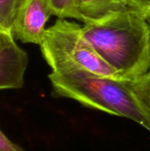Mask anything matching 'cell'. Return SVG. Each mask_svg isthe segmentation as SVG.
I'll return each mask as SVG.
<instances>
[{
	"instance_id": "obj_1",
	"label": "cell",
	"mask_w": 150,
	"mask_h": 151,
	"mask_svg": "<svg viewBox=\"0 0 150 151\" xmlns=\"http://www.w3.org/2000/svg\"><path fill=\"white\" fill-rule=\"evenodd\" d=\"M87 41L123 81H135L150 71V23L127 8L82 26Z\"/></svg>"
},
{
	"instance_id": "obj_2",
	"label": "cell",
	"mask_w": 150,
	"mask_h": 151,
	"mask_svg": "<svg viewBox=\"0 0 150 151\" xmlns=\"http://www.w3.org/2000/svg\"><path fill=\"white\" fill-rule=\"evenodd\" d=\"M49 80L55 96L72 99L86 107L131 119L150 131V116L130 81L84 70L51 73Z\"/></svg>"
},
{
	"instance_id": "obj_3",
	"label": "cell",
	"mask_w": 150,
	"mask_h": 151,
	"mask_svg": "<svg viewBox=\"0 0 150 151\" xmlns=\"http://www.w3.org/2000/svg\"><path fill=\"white\" fill-rule=\"evenodd\" d=\"M41 51L51 73L84 70L109 78L122 80L87 41L82 26L58 19L46 28L40 43Z\"/></svg>"
},
{
	"instance_id": "obj_4",
	"label": "cell",
	"mask_w": 150,
	"mask_h": 151,
	"mask_svg": "<svg viewBox=\"0 0 150 151\" xmlns=\"http://www.w3.org/2000/svg\"><path fill=\"white\" fill-rule=\"evenodd\" d=\"M50 16L45 0H22L11 29L13 38L24 43L40 45Z\"/></svg>"
},
{
	"instance_id": "obj_5",
	"label": "cell",
	"mask_w": 150,
	"mask_h": 151,
	"mask_svg": "<svg viewBox=\"0 0 150 151\" xmlns=\"http://www.w3.org/2000/svg\"><path fill=\"white\" fill-rule=\"evenodd\" d=\"M27 64V53L13 37L7 40L0 47V90L21 88Z\"/></svg>"
},
{
	"instance_id": "obj_6",
	"label": "cell",
	"mask_w": 150,
	"mask_h": 151,
	"mask_svg": "<svg viewBox=\"0 0 150 151\" xmlns=\"http://www.w3.org/2000/svg\"><path fill=\"white\" fill-rule=\"evenodd\" d=\"M78 6L84 18V23L131 8L126 0H79Z\"/></svg>"
},
{
	"instance_id": "obj_7",
	"label": "cell",
	"mask_w": 150,
	"mask_h": 151,
	"mask_svg": "<svg viewBox=\"0 0 150 151\" xmlns=\"http://www.w3.org/2000/svg\"><path fill=\"white\" fill-rule=\"evenodd\" d=\"M51 15L58 19H75L84 22L78 3L79 0H45Z\"/></svg>"
},
{
	"instance_id": "obj_8",
	"label": "cell",
	"mask_w": 150,
	"mask_h": 151,
	"mask_svg": "<svg viewBox=\"0 0 150 151\" xmlns=\"http://www.w3.org/2000/svg\"><path fill=\"white\" fill-rule=\"evenodd\" d=\"M22 0H0V27L8 35H12L13 22Z\"/></svg>"
},
{
	"instance_id": "obj_9",
	"label": "cell",
	"mask_w": 150,
	"mask_h": 151,
	"mask_svg": "<svg viewBox=\"0 0 150 151\" xmlns=\"http://www.w3.org/2000/svg\"><path fill=\"white\" fill-rule=\"evenodd\" d=\"M132 88L150 116V71L142 78L131 82Z\"/></svg>"
},
{
	"instance_id": "obj_10",
	"label": "cell",
	"mask_w": 150,
	"mask_h": 151,
	"mask_svg": "<svg viewBox=\"0 0 150 151\" xmlns=\"http://www.w3.org/2000/svg\"><path fill=\"white\" fill-rule=\"evenodd\" d=\"M128 6L141 12L146 18L150 19V0H126Z\"/></svg>"
},
{
	"instance_id": "obj_11",
	"label": "cell",
	"mask_w": 150,
	"mask_h": 151,
	"mask_svg": "<svg viewBox=\"0 0 150 151\" xmlns=\"http://www.w3.org/2000/svg\"><path fill=\"white\" fill-rule=\"evenodd\" d=\"M0 151H25L20 146L12 142L0 129Z\"/></svg>"
},
{
	"instance_id": "obj_12",
	"label": "cell",
	"mask_w": 150,
	"mask_h": 151,
	"mask_svg": "<svg viewBox=\"0 0 150 151\" xmlns=\"http://www.w3.org/2000/svg\"><path fill=\"white\" fill-rule=\"evenodd\" d=\"M11 37H13L12 35H8V34H6L2 28H1V27H0V47L7 41V40H9L10 38H11Z\"/></svg>"
}]
</instances>
